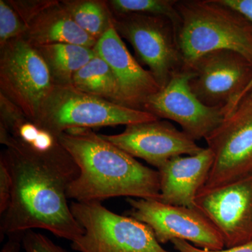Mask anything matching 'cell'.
I'll return each instance as SVG.
<instances>
[{
	"instance_id": "cell-1",
	"label": "cell",
	"mask_w": 252,
	"mask_h": 252,
	"mask_svg": "<svg viewBox=\"0 0 252 252\" xmlns=\"http://www.w3.org/2000/svg\"><path fill=\"white\" fill-rule=\"evenodd\" d=\"M0 142L12 184L9 206L1 215V240L34 228L72 242L80 238L84 228L67 203V189L79 175L70 154L59 141L49 150H36L2 127Z\"/></svg>"
},
{
	"instance_id": "cell-2",
	"label": "cell",
	"mask_w": 252,
	"mask_h": 252,
	"mask_svg": "<svg viewBox=\"0 0 252 252\" xmlns=\"http://www.w3.org/2000/svg\"><path fill=\"white\" fill-rule=\"evenodd\" d=\"M58 139L79 168L67 189L68 199L101 202L126 196L160 200L158 171L144 166L102 135L91 128L74 127Z\"/></svg>"
},
{
	"instance_id": "cell-3",
	"label": "cell",
	"mask_w": 252,
	"mask_h": 252,
	"mask_svg": "<svg viewBox=\"0 0 252 252\" xmlns=\"http://www.w3.org/2000/svg\"><path fill=\"white\" fill-rule=\"evenodd\" d=\"M176 28L185 67L203 55L230 50L252 63V25L218 0H177Z\"/></svg>"
},
{
	"instance_id": "cell-4",
	"label": "cell",
	"mask_w": 252,
	"mask_h": 252,
	"mask_svg": "<svg viewBox=\"0 0 252 252\" xmlns=\"http://www.w3.org/2000/svg\"><path fill=\"white\" fill-rule=\"evenodd\" d=\"M158 118L78 90L72 85L54 86L32 122L59 138L74 127H105L152 122Z\"/></svg>"
},
{
	"instance_id": "cell-5",
	"label": "cell",
	"mask_w": 252,
	"mask_h": 252,
	"mask_svg": "<svg viewBox=\"0 0 252 252\" xmlns=\"http://www.w3.org/2000/svg\"><path fill=\"white\" fill-rule=\"evenodd\" d=\"M70 209L84 230L80 238L72 242L75 251L170 252L158 242L148 225L114 213L100 202H72Z\"/></svg>"
},
{
	"instance_id": "cell-6",
	"label": "cell",
	"mask_w": 252,
	"mask_h": 252,
	"mask_svg": "<svg viewBox=\"0 0 252 252\" xmlns=\"http://www.w3.org/2000/svg\"><path fill=\"white\" fill-rule=\"evenodd\" d=\"M114 29L133 47L160 89L185 67L175 25L164 16L112 12Z\"/></svg>"
},
{
	"instance_id": "cell-7",
	"label": "cell",
	"mask_w": 252,
	"mask_h": 252,
	"mask_svg": "<svg viewBox=\"0 0 252 252\" xmlns=\"http://www.w3.org/2000/svg\"><path fill=\"white\" fill-rule=\"evenodd\" d=\"M185 67L193 72L190 90L207 107L232 112L251 91L252 63L235 51H212Z\"/></svg>"
},
{
	"instance_id": "cell-8",
	"label": "cell",
	"mask_w": 252,
	"mask_h": 252,
	"mask_svg": "<svg viewBox=\"0 0 252 252\" xmlns=\"http://www.w3.org/2000/svg\"><path fill=\"white\" fill-rule=\"evenodd\" d=\"M205 140L214 160L201 189L215 188L252 175V99L250 94Z\"/></svg>"
},
{
	"instance_id": "cell-9",
	"label": "cell",
	"mask_w": 252,
	"mask_h": 252,
	"mask_svg": "<svg viewBox=\"0 0 252 252\" xmlns=\"http://www.w3.org/2000/svg\"><path fill=\"white\" fill-rule=\"evenodd\" d=\"M53 86L44 60L23 38L0 47V94L22 109L31 122Z\"/></svg>"
},
{
	"instance_id": "cell-10",
	"label": "cell",
	"mask_w": 252,
	"mask_h": 252,
	"mask_svg": "<svg viewBox=\"0 0 252 252\" xmlns=\"http://www.w3.org/2000/svg\"><path fill=\"white\" fill-rule=\"evenodd\" d=\"M132 218L153 230L160 244L182 240L210 250L225 248L223 239L211 222L195 208L168 205L152 199L127 198Z\"/></svg>"
},
{
	"instance_id": "cell-11",
	"label": "cell",
	"mask_w": 252,
	"mask_h": 252,
	"mask_svg": "<svg viewBox=\"0 0 252 252\" xmlns=\"http://www.w3.org/2000/svg\"><path fill=\"white\" fill-rule=\"evenodd\" d=\"M192 76V71L185 67L176 73L165 87L147 101L143 110L177 123L196 141L206 138L230 113L226 108L204 104L190 90Z\"/></svg>"
},
{
	"instance_id": "cell-12",
	"label": "cell",
	"mask_w": 252,
	"mask_h": 252,
	"mask_svg": "<svg viewBox=\"0 0 252 252\" xmlns=\"http://www.w3.org/2000/svg\"><path fill=\"white\" fill-rule=\"evenodd\" d=\"M195 208L211 222L225 248L252 240V175L210 189H201Z\"/></svg>"
},
{
	"instance_id": "cell-13",
	"label": "cell",
	"mask_w": 252,
	"mask_h": 252,
	"mask_svg": "<svg viewBox=\"0 0 252 252\" xmlns=\"http://www.w3.org/2000/svg\"><path fill=\"white\" fill-rule=\"evenodd\" d=\"M102 135L118 148L157 169L173 158L195 155L203 149L184 131L160 119L126 126L117 135Z\"/></svg>"
},
{
	"instance_id": "cell-14",
	"label": "cell",
	"mask_w": 252,
	"mask_h": 252,
	"mask_svg": "<svg viewBox=\"0 0 252 252\" xmlns=\"http://www.w3.org/2000/svg\"><path fill=\"white\" fill-rule=\"evenodd\" d=\"M94 49L112 69L124 105L144 111L147 101L161 89L152 73L134 59L114 26L97 41Z\"/></svg>"
},
{
	"instance_id": "cell-15",
	"label": "cell",
	"mask_w": 252,
	"mask_h": 252,
	"mask_svg": "<svg viewBox=\"0 0 252 252\" xmlns=\"http://www.w3.org/2000/svg\"><path fill=\"white\" fill-rule=\"evenodd\" d=\"M214 156L210 149L198 154L177 157L158 169L160 201L168 205L195 208V200L210 173Z\"/></svg>"
},
{
	"instance_id": "cell-16",
	"label": "cell",
	"mask_w": 252,
	"mask_h": 252,
	"mask_svg": "<svg viewBox=\"0 0 252 252\" xmlns=\"http://www.w3.org/2000/svg\"><path fill=\"white\" fill-rule=\"evenodd\" d=\"M22 38L33 46L71 44L94 49L97 42L73 21L58 0L28 25Z\"/></svg>"
},
{
	"instance_id": "cell-17",
	"label": "cell",
	"mask_w": 252,
	"mask_h": 252,
	"mask_svg": "<svg viewBox=\"0 0 252 252\" xmlns=\"http://www.w3.org/2000/svg\"><path fill=\"white\" fill-rule=\"evenodd\" d=\"M49 69L54 86L72 85L76 74L97 53L94 49L71 44L34 46Z\"/></svg>"
},
{
	"instance_id": "cell-18",
	"label": "cell",
	"mask_w": 252,
	"mask_h": 252,
	"mask_svg": "<svg viewBox=\"0 0 252 252\" xmlns=\"http://www.w3.org/2000/svg\"><path fill=\"white\" fill-rule=\"evenodd\" d=\"M72 86L82 92L124 105L112 69L97 54L74 74Z\"/></svg>"
},
{
	"instance_id": "cell-19",
	"label": "cell",
	"mask_w": 252,
	"mask_h": 252,
	"mask_svg": "<svg viewBox=\"0 0 252 252\" xmlns=\"http://www.w3.org/2000/svg\"><path fill=\"white\" fill-rule=\"evenodd\" d=\"M71 18L87 34L98 41L113 26L112 12L102 0L61 1Z\"/></svg>"
},
{
	"instance_id": "cell-20",
	"label": "cell",
	"mask_w": 252,
	"mask_h": 252,
	"mask_svg": "<svg viewBox=\"0 0 252 252\" xmlns=\"http://www.w3.org/2000/svg\"><path fill=\"white\" fill-rule=\"evenodd\" d=\"M109 9L115 14H142L169 18L175 28L180 21L176 4L177 0H110Z\"/></svg>"
},
{
	"instance_id": "cell-21",
	"label": "cell",
	"mask_w": 252,
	"mask_h": 252,
	"mask_svg": "<svg viewBox=\"0 0 252 252\" xmlns=\"http://www.w3.org/2000/svg\"><path fill=\"white\" fill-rule=\"evenodd\" d=\"M27 26L7 0H0V47L23 37Z\"/></svg>"
},
{
	"instance_id": "cell-22",
	"label": "cell",
	"mask_w": 252,
	"mask_h": 252,
	"mask_svg": "<svg viewBox=\"0 0 252 252\" xmlns=\"http://www.w3.org/2000/svg\"><path fill=\"white\" fill-rule=\"evenodd\" d=\"M30 121L22 109L0 94V127L14 136L18 129Z\"/></svg>"
},
{
	"instance_id": "cell-23",
	"label": "cell",
	"mask_w": 252,
	"mask_h": 252,
	"mask_svg": "<svg viewBox=\"0 0 252 252\" xmlns=\"http://www.w3.org/2000/svg\"><path fill=\"white\" fill-rule=\"evenodd\" d=\"M7 1L28 26L38 15L54 4L57 0H7Z\"/></svg>"
},
{
	"instance_id": "cell-24",
	"label": "cell",
	"mask_w": 252,
	"mask_h": 252,
	"mask_svg": "<svg viewBox=\"0 0 252 252\" xmlns=\"http://www.w3.org/2000/svg\"><path fill=\"white\" fill-rule=\"evenodd\" d=\"M25 252H69L56 245L45 235L28 230L23 238Z\"/></svg>"
},
{
	"instance_id": "cell-25",
	"label": "cell",
	"mask_w": 252,
	"mask_h": 252,
	"mask_svg": "<svg viewBox=\"0 0 252 252\" xmlns=\"http://www.w3.org/2000/svg\"><path fill=\"white\" fill-rule=\"evenodd\" d=\"M11 176L6 164L0 159V214L2 215L7 210L11 201Z\"/></svg>"
},
{
	"instance_id": "cell-26",
	"label": "cell",
	"mask_w": 252,
	"mask_h": 252,
	"mask_svg": "<svg viewBox=\"0 0 252 252\" xmlns=\"http://www.w3.org/2000/svg\"><path fill=\"white\" fill-rule=\"evenodd\" d=\"M171 243L178 252H252V240L240 246L220 250H210L198 248L189 242L182 240H174Z\"/></svg>"
},
{
	"instance_id": "cell-27",
	"label": "cell",
	"mask_w": 252,
	"mask_h": 252,
	"mask_svg": "<svg viewBox=\"0 0 252 252\" xmlns=\"http://www.w3.org/2000/svg\"><path fill=\"white\" fill-rule=\"evenodd\" d=\"M220 4L233 10L252 25V0H218Z\"/></svg>"
},
{
	"instance_id": "cell-28",
	"label": "cell",
	"mask_w": 252,
	"mask_h": 252,
	"mask_svg": "<svg viewBox=\"0 0 252 252\" xmlns=\"http://www.w3.org/2000/svg\"><path fill=\"white\" fill-rule=\"evenodd\" d=\"M40 129L34 123L28 121L25 122L15 134L14 137L31 144L36 140Z\"/></svg>"
},
{
	"instance_id": "cell-29",
	"label": "cell",
	"mask_w": 252,
	"mask_h": 252,
	"mask_svg": "<svg viewBox=\"0 0 252 252\" xmlns=\"http://www.w3.org/2000/svg\"><path fill=\"white\" fill-rule=\"evenodd\" d=\"M58 142H59V139L55 137L49 132L40 129L36 140L30 145L36 150L44 152L52 148Z\"/></svg>"
},
{
	"instance_id": "cell-30",
	"label": "cell",
	"mask_w": 252,
	"mask_h": 252,
	"mask_svg": "<svg viewBox=\"0 0 252 252\" xmlns=\"http://www.w3.org/2000/svg\"><path fill=\"white\" fill-rule=\"evenodd\" d=\"M24 235L25 233H21L8 235L9 236V240L3 246L1 252H19L21 246H23V238Z\"/></svg>"
},
{
	"instance_id": "cell-31",
	"label": "cell",
	"mask_w": 252,
	"mask_h": 252,
	"mask_svg": "<svg viewBox=\"0 0 252 252\" xmlns=\"http://www.w3.org/2000/svg\"><path fill=\"white\" fill-rule=\"evenodd\" d=\"M250 97H251V98L252 99V87L251 91H250Z\"/></svg>"
}]
</instances>
